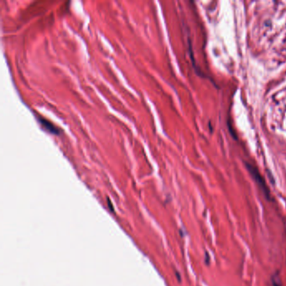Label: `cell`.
<instances>
[{
	"label": "cell",
	"instance_id": "obj_1",
	"mask_svg": "<svg viewBox=\"0 0 286 286\" xmlns=\"http://www.w3.org/2000/svg\"><path fill=\"white\" fill-rule=\"evenodd\" d=\"M246 166H247V169H248V170L249 173H250L251 176L253 178V180L255 181L256 183L259 185L260 190L263 191L264 196H265L268 200H269L270 197H271V196H270L269 189V187H268V185H266V182L265 181H264V179L263 178V176L261 175V174L259 173L258 169L256 168V167H254L253 165L248 164V163H246Z\"/></svg>",
	"mask_w": 286,
	"mask_h": 286
},
{
	"label": "cell",
	"instance_id": "obj_3",
	"mask_svg": "<svg viewBox=\"0 0 286 286\" xmlns=\"http://www.w3.org/2000/svg\"><path fill=\"white\" fill-rule=\"evenodd\" d=\"M273 286H281V282H280V279L278 275L273 276Z\"/></svg>",
	"mask_w": 286,
	"mask_h": 286
},
{
	"label": "cell",
	"instance_id": "obj_2",
	"mask_svg": "<svg viewBox=\"0 0 286 286\" xmlns=\"http://www.w3.org/2000/svg\"><path fill=\"white\" fill-rule=\"evenodd\" d=\"M35 116V118L37 119V121L39 122V123L43 127L44 129H45L48 133H51L52 134L55 135H58L60 133H61V130H60V128H58L56 126H55L51 121H49L47 120L46 118H43L41 114H34Z\"/></svg>",
	"mask_w": 286,
	"mask_h": 286
}]
</instances>
